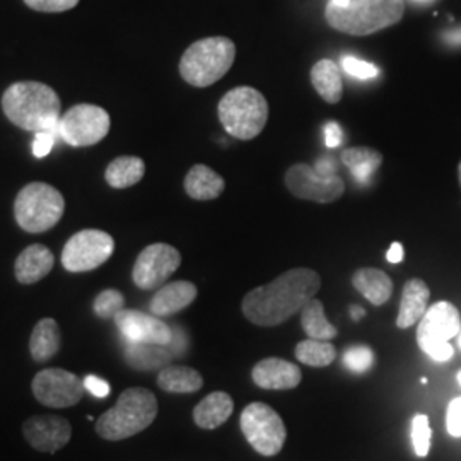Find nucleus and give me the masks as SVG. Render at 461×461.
<instances>
[{
  "label": "nucleus",
  "instance_id": "a19ab883",
  "mask_svg": "<svg viewBox=\"0 0 461 461\" xmlns=\"http://www.w3.org/2000/svg\"><path fill=\"white\" fill-rule=\"evenodd\" d=\"M314 169L323 175V176H331V175H337V165L331 158H321L320 161H316Z\"/></svg>",
  "mask_w": 461,
  "mask_h": 461
},
{
  "label": "nucleus",
  "instance_id": "f03ea898",
  "mask_svg": "<svg viewBox=\"0 0 461 461\" xmlns=\"http://www.w3.org/2000/svg\"><path fill=\"white\" fill-rule=\"evenodd\" d=\"M60 98L43 83L23 81L13 84L2 96V110L9 122L26 132L59 131Z\"/></svg>",
  "mask_w": 461,
  "mask_h": 461
},
{
  "label": "nucleus",
  "instance_id": "c03bdc74",
  "mask_svg": "<svg viewBox=\"0 0 461 461\" xmlns=\"http://www.w3.org/2000/svg\"><path fill=\"white\" fill-rule=\"evenodd\" d=\"M364 314H366V312H364V308H361V306H352V308H350V316H352L354 321L363 320Z\"/></svg>",
  "mask_w": 461,
  "mask_h": 461
},
{
  "label": "nucleus",
  "instance_id": "f3484780",
  "mask_svg": "<svg viewBox=\"0 0 461 461\" xmlns=\"http://www.w3.org/2000/svg\"><path fill=\"white\" fill-rule=\"evenodd\" d=\"M251 379L264 390H293L299 386L303 375L296 364L279 357H268L253 367Z\"/></svg>",
  "mask_w": 461,
  "mask_h": 461
},
{
  "label": "nucleus",
  "instance_id": "9b49d317",
  "mask_svg": "<svg viewBox=\"0 0 461 461\" xmlns=\"http://www.w3.org/2000/svg\"><path fill=\"white\" fill-rule=\"evenodd\" d=\"M115 249L113 238L99 230H84L76 232L64 247L62 265L68 272L79 274L98 268L110 260Z\"/></svg>",
  "mask_w": 461,
  "mask_h": 461
},
{
  "label": "nucleus",
  "instance_id": "58836bf2",
  "mask_svg": "<svg viewBox=\"0 0 461 461\" xmlns=\"http://www.w3.org/2000/svg\"><path fill=\"white\" fill-rule=\"evenodd\" d=\"M84 386H86V390H89L93 395L98 396V398H104L112 392L110 384L104 379L96 378V376H87L84 379Z\"/></svg>",
  "mask_w": 461,
  "mask_h": 461
},
{
  "label": "nucleus",
  "instance_id": "7ed1b4c3",
  "mask_svg": "<svg viewBox=\"0 0 461 461\" xmlns=\"http://www.w3.org/2000/svg\"><path fill=\"white\" fill-rule=\"evenodd\" d=\"M403 13V0H350L347 5L330 2L325 17L330 26L340 33L367 36L395 26Z\"/></svg>",
  "mask_w": 461,
  "mask_h": 461
},
{
  "label": "nucleus",
  "instance_id": "423d86ee",
  "mask_svg": "<svg viewBox=\"0 0 461 461\" xmlns=\"http://www.w3.org/2000/svg\"><path fill=\"white\" fill-rule=\"evenodd\" d=\"M217 113L226 132L240 140H251L258 137L267 125L268 103L258 89L240 86L222 96Z\"/></svg>",
  "mask_w": 461,
  "mask_h": 461
},
{
  "label": "nucleus",
  "instance_id": "a18cd8bd",
  "mask_svg": "<svg viewBox=\"0 0 461 461\" xmlns=\"http://www.w3.org/2000/svg\"><path fill=\"white\" fill-rule=\"evenodd\" d=\"M331 4H335V5H347L350 0H330Z\"/></svg>",
  "mask_w": 461,
  "mask_h": 461
},
{
  "label": "nucleus",
  "instance_id": "a878e982",
  "mask_svg": "<svg viewBox=\"0 0 461 461\" xmlns=\"http://www.w3.org/2000/svg\"><path fill=\"white\" fill-rule=\"evenodd\" d=\"M158 384L167 393H195L203 386V378L192 367L166 366L158 376Z\"/></svg>",
  "mask_w": 461,
  "mask_h": 461
},
{
  "label": "nucleus",
  "instance_id": "bb28decb",
  "mask_svg": "<svg viewBox=\"0 0 461 461\" xmlns=\"http://www.w3.org/2000/svg\"><path fill=\"white\" fill-rule=\"evenodd\" d=\"M146 175V163L137 156H122L113 159L106 171L104 178L113 188H129L140 182Z\"/></svg>",
  "mask_w": 461,
  "mask_h": 461
},
{
  "label": "nucleus",
  "instance_id": "ea45409f",
  "mask_svg": "<svg viewBox=\"0 0 461 461\" xmlns=\"http://www.w3.org/2000/svg\"><path fill=\"white\" fill-rule=\"evenodd\" d=\"M342 129L337 122H330L325 127V144L327 148L333 149L339 148L340 142H342Z\"/></svg>",
  "mask_w": 461,
  "mask_h": 461
},
{
  "label": "nucleus",
  "instance_id": "c756f323",
  "mask_svg": "<svg viewBox=\"0 0 461 461\" xmlns=\"http://www.w3.org/2000/svg\"><path fill=\"white\" fill-rule=\"evenodd\" d=\"M297 361L312 367H325L337 359V348L330 344V340L308 339L296 346Z\"/></svg>",
  "mask_w": 461,
  "mask_h": 461
},
{
  "label": "nucleus",
  "instance_id": "dca6fc26",
  "mask_svg": "<svg viewBox=\"0 0 461 461\" xmlns=\"http://www.w3.org/2000/svg\"><path fill=\"white\" fill-rule=\"evenodd\" d=\"M24 438L36 451L57 453L70 441L72 428L59 415H34L23 426Z\"/></svg>",
  "mask_w": 461,
  "mask_h": 461
},
{
  "label": "nucleus",
  "instance_id": "aec40b11",
  "mask_svg": "<svg viewBox=\"0 0 461 461\" xmlns=\"http://www.w3.org/2000/svg\"><path fill=\"white\" fill-rule=\"evenodd\" d=\"M53 264H55V258L50 248L45 245H32L23 249L21 255L17 257L14 274L21 284L30 285L45 279L51 272Z\"/></svg>",
  "mask_w": 461,
  "mask_h": 461
},
{
  "label": "nucleus",
  "instance_id": "2eb2a0df",
  "mask_svg": "<svg viewBox=\"0 0 461 461\" xmlns=\"http://www.w3.org/2000/svg\"><path fill=\"white\" fill-rule=\"evenodd\" d=\"M115 323L122 335L133 344L169 346L173 340V330L154 314L122 310L115 316Z\"/></svg>",
  "mask_w": 461,
  "mask_h": 461
},
{
  "label": "nucleus",
  "instance_id": "39448f33",
  "mask_svg": "<svg viewBox=\"0 0 461 461\" xmlns=\"http://www.w3.org/2000/svg\"><path fill=\"white\" fill-rule=\"evenodd\" d=\"M234 59L236 45L230 38H203L185 50L180 60V76L194 87H209L230 72Z\"/></svg>",
  "mask_w": 461,
  "mask_h": 461
},
{
  "label": "nucleus",
  "instance_id": "79ce46f5",
  "mask_svg": "<svg viewBox=\"0 0 461 461\" xmlns=\"http://www.w3.org/2000/svg\"><path fill=\"white\" fill-rule=\"evenodd\" d=\"M386 260L390 264H400L403 260V247H402V243L396 241V243L390 247L388 253H386Z\"/></svg>",
  "mask_w": 461,
  "mask_h": 461
},
{
  "label": "nucleus",
  "instance_id": "412c9836",
  "mask_svg": "<svg viewBox=\"0 0 461 461\" xmlns=\"http://www.w3.org/2000/svg\"><path fill=\"white\" fill-rule=\"evenodd\" d=\"M224 188V178L209 166L195 165L185 176V192L194 200H214Z\"/></svg>",
  "mask_w": 461,
  "mask_h": 461
},
{
  "label": "nucleus",
  "instance_id": "72a5a7b5",
  "mask_svg": "<svg viewBox=\"0 0 461 461\" xmlns=\"http://www.w3.org/2000/svg\"><path fill=\"white\" fill-rule=\"evenodd\" d=\"M373 363H375V354L369 347L366 346L350 347L347 348L342 357V364L352 373H366L371 369Z\"/></svg>",
  "mask_w": 461,
  "mask_h": 461
},
{
  "label": "nucleus",
  "instance_id": "9d476101",
  "mask_svg": "<svg viewBox=\"0 0 461 461\" xmlns=\"http://www.w3.org/2000/svg\"><path fill=\"white\" fill-rule=\"evenodd\" d=\"M110 125L112 120L106 110L96 104L81 103L60 116L59 133L72 148H89L108 135Z\"/></svg>",
  "mask_w": 461,
  "mask_h": 461
},
{
  "label": "nucleus",
  "instance_id": "c85d7f7f",
  "mask_svg": "<svg viewBox=\"0 0 461 461\" xmlns=\"http://www.w3.org/2000/svg\"><path fill=\"white\" fill-rule=\"evenodd\" d=\"M301 325L304 333L316 340H331L339 335L337 329L325 318L323 303L316 297L301 310Z\"/></svg>",
  "mask_w": 461,
  "mask_h": 461
},
{
  "label": "nucleus",
  "instance_id": "a211bd4d",
  "mask_svg": "<svg viewBox=\"0 0 461 461\" xmlns=\"http://www.w3.org/2000/svg\"><path fill=\"white\" fill-rule=\"evenodd\" d=\"M197 299V287L188 280H176L163 285L150 299L149 310L158 318L180 313Z\"/></svg>",
  "mask_w": 461,
  "mask_h": 461
},
{
  "label": "nucleus",
  "instance_id": "ddd939ff",
  "mask_svg": "<svg viewBox=\"0 0 461 461\" xmlns=\"http://www.w3.org/2000/svg\"><path fill=\"white\" fill-rule=\"evenodd\" d=\"M285 186L297 198L310 200L316 203H331L344 195L346 185L339 175L323 176L313 166H291L285 173Z\"/></svg>",
  "mask_w": 461,
  "mask_h": 461
},
{
  "label": "nucleus",
  "instance_id": "cd10ccee",
  "mask_svg": "<svg viewBox=\"0 0 461 461\" xmlns=\"http://www.w3.org/2000/svg\"><path fill=\"white\" fill-rule=\"evenodd\" d=\"M340 159L361 185H367L371 182L373 175L378 171L379 166L383 165L381 152L371 148L346 149L342 152Z\"/></svg>",
  "mask_w": 461,
  "mask_h": 461
},
{
  "label": "nucleus",
  "instance_id": "b1692460",
  "mask_svg": "<svg viewBox=\"0 0 461 461\" xmlns=\"http://www.w3.org/2000/svg\"><path fill=\"white\" fill-rule=\"evenodd\" d=\"M62 342L60 327L53 318H43L34 325L30 350L32 357L36 363H47L51 357L57 356Z\"/></svg>",
  "mask_w": 461,
  "mask_h": 461
},
{
  "label": "nucleus",
  "instance_id": "de8ad7c7",
  "mask_svg": "<svg viewBox=\"0 0 461 461\" xmlns=\"http://www.w3.org/2000/svg\"><path fill=\"white\" fill-rule=\"evenodd\" d=\"M456 337H458V347H460V348H461V329H460V333H458V335H456Z\"/></svg>",
  "mask_w": 461,
  "mask_h": 461
},
{
  "label": "nucleus",
  "instance_id": "f8f14e48",
  "mask_svg": "<svg viewBox=\"0 0 461 461\" xmlns=\"http://www.w3.org/2000/svg\"><path fill=\"white\" fill-rule=\"evenodd\" d=\"M182 265L180 251L166 243H154L144 248L133 265L132 279L142 291L158 289Z\"/></svg>",
  "mask_w": 461,
  "mask_h": 461
},
{
  "label": "nucleus",
  "instance_id": "0eeeda50",
  "mask_svg": "<svg viewBox=\"0 0 461 461\" xmlns=\"http://www.w3.org/2000/svg\"><path fill=\"white\" fill-rule=\"evenodd\" d=\"M66 211L62 194L49 183L26 185L14 202V217L21 230L26 232H45L59 224Z\"/></svg>",
  "mask_w": 461,
  "mask_h": 461
},
{
  "label": "nucleus",
  "instance_id": "4468645a",
  "mask_svg": "<svg viewBox=\"0 0 461 461\" xmlns=\"http://www.w3.org/2000/svg\"><path fill=\"white\" fill-rule=\"evenodd\" d=\"M33 395L40 403L53 409L74 407L84 395V381L66 369L49 367L33 379Z\"/></svg>",
  "mask_w": 461,
  "mask_h": 461
},
{
  "label": "nucleus",
  "instance_id": "f704fd0d",
  "mask_svg": "<svg viewBox=\"0 0 461 461\" xmlns=\"http://www.w3.org/2000/svg\"><path fill=\"white\" fill-rule=\"evenodd\" d=\"M342 68L348 76L356 79H375L379 76V68L366 60L356 59V57H344L342 59Z\"/></svg>",
  "mask_w": 461,
  "mask_h": 461
},
{
  "label": "nucleus",
  "instance_id": "2f4dec72",
  "mask_svg": "<svg viewBox=\"0 0 461 461\" xmlns=\"http://www.w3.org/2000/svg\"><path fill=\"white\" fill-rule=\"evenodd\" d=\"M125 306V297L116 291V289H106L99 293L98 297L95 299L93 310L101 320H115L116 314L120 313Z\"/></svg>",
  "mask_w": 461,
  "mask_h": 461
},
{
  "label": "nucleus",
  "instance_id": "4c0bfd02",
  "mask_svg": "<svg viewBox=\"0 0 461 461\" xmlns=\"http://www.w3.org/2000/svg\"><path fill=\"white\" fill-rule=\"evenodd\" d=\"M55 132L59 131H45L34 133L33 154L36 158H47L55 146Z\"/></svg>",
  "mask_w": 461,
  "mask_h": 461
},
{
  "label": "nucleus",
  "instance_id": "49530a36",
  "mask_svg": "<svg viewBox=\"0 0 461 461\" xmlns=\"http://www.w3.org/2000/svg\"><path fill=\"white\" fill-rule=\"evenodd\" d=\"M458 180H460V186H461V163H460V166H458Z\"/></svg>",
  "mask_w": 461,
  "mask_h": 461
},
{
  "label": "nucleus",
  "instance_id": "c9c22d12",
  "mask_svg": "<svg viewBox=\"0 0 461 461\" xmlns=\"http://www.w3.org/2000/svg\"><path fill=\"white\" fill-rule=\"evenodd\" d=\"M24 4L38 13H66L74 9L79 0H24Z\"/></svg>",
  "mask_w": 461,
  "mask_h": 461
},
{
  "label": "nucleus",
  "instance_id": "393cba45",
  "mask_svg": "<svg viewBox=\"0 0 461 461\" xmlns=\"http://www.w3.org/2000/svg\"><path fill=\"white\" fill-rule=\"evenodd\" d=\"M312 84L316 93L330 104H335L342 99L344 95V83L340 67L333 60L323 59L314 64L312 68Z\"/></svg>",
  "mask_w": 461,
  "mask_h": 461
},
{
  "label": "nucleus",
  "instance_id": "1a4fd4ad",
  "mask_svg": "<svg viewBox=\"0 0 461 461\" xmlns=\"http://www.w3.org/2000/svg\"><path fill=\"white\" fill-rule=\"evenodd\" d=\"M240 426L245 439L262 456H276L282 451L287 430L282 417L270 405L249 403L241 412Z\"/></svg>",
  "mask_w": 461,
  "mask_h": 461
},
{
  "label": "nucleus",
  "instance_id": "6ab92c4d",
  "mask_svg": "<svg viewBox=\"0 0 461 461\" xmlns=\"http://www.w3.org/2000/svg\"><path fill=\"white\" fill-rule=\"evenodd\" d=\"M429 297H430V291H429L428 284L424 280H409L403 285L400 312L396 316V327L407 330L413 327V325H417L428 312Z\"/></svg>",
  "mask_w": 461,
  "mask_h": 461
},
{
  "label": "nucleus",
  "instance_id": "09e8293b",
  "mask_svg": "<svg viewBox=\"0 0 461 461\" xmlns=\"http://www.w3.org/2000/svg\"><path fill=\"white\" fill-rule=\"evenodd\" d=\"M458 383H460V386H461V371H460V373H458Z\"/></svg>",
  "mask_w": 461,
  "mask_h": 461
},
{
  "label": "nucleus",
  "instance_id": "7c9ffc66",
  "mask_svg": "<svg viewBox=\"0 0 461 461\" xmlns=\"http://www.w3.org/2000/svg\"><path fill=\"white\" fill-rule=\"evenodd\" d=\"M161 347L166 346H150V344H133L127 348V361L132 366L133 369L139 371H152L158 369L161 366L167 363V359L171 357V354H166Z\"/></svg>",
  "mask_w": 461,
  "mask_h": 461
},
{
  "label": "nucleus",
  "instance_id": "f257e3e1",
  "mask_svg": "<svg viewBox=\"0 0 461 461\" xmlns=\"http://www.w3.org/2000/svg\"><path fill=\"white\" fill-rule=\"evenodd\" d=\"M321 287L312 268H291L277 279L249 291L243 299V314L258 327H277L299 313Z\"/></svg>",
  "mask_w": 461,
  "mask_h": 461
},
{
  "label": "nucleus",
  "instance_id": "473e14b6",
  "mask_svg": "<svg viewBox=\"0 0 461 461\" xmlns=\"http://www.w3.org/2000/svg\"><path fill=\"white\" fill-rule=\"evenodd\" d=\"M430 438L432 430L429 426V417L424 413H417L412 420L413 451L419 458H426L430 449Z\"/></svg>",
  "mask_w": 461,
  "mask_h": 461
},
{
  "label": "nucleus",
  "instance_id": "5701e85b",
  "mask_svg": "<svg viewBox=\"0 0 461 461\" xmlns=\"http://www.w3.org/2000/svg\"><path fill=\"white\" fill-rule=\"evenodd\" d=\"M234 412V402L226 392L205 396L194 411V420L200 429H217Z\"/></svg>",
  "mask_w": 461,
  "mask_h": 461
},
{
  "label": "nucleus",
  "instance_id": "4be33fe9",
  "mask_svg": "<svg viewBox=\"0 0 461 461\" xmlns=\"http://www.w3.org/2000/svg\"><path fill=\"white\" fill-rule=\"evenodd\" d=\"M352 284L375 306L384 304L393 294V280L379 268H359Z\"/></svg>",
  "mask_w": 461,
  "mask_h": 461
},
{
  "label": "nucleus",
  "instance_id": "6e6552de",
  "mask_svg": "<svg viewBox=\"0 0 461 461\" xmlns=\"http://www.w3.org/2000/svg\"><path fill=\"white\" fill-rule=\"evenodd\" d=\"M461 329L460 312L455 304L439 301L428 308L417 329V344L430 359L446 363L453 357L455 348L449 344Z\"/></svg>",
  "mask_w": 461,
  "mask_h": 461
},
{
  "label": "nucleus",
  "instance_id": "e433bc0d",
  "mask_svg": "<svg viewBox=\"0 0 461 461\" xmlns=\"http://www.w3.org/2000/svg\"><path fill=\"white\" fill-rule=\"evenodd\" d=\"M446 428L453 438H461V396L449 402L446 412Z\"/></svg>",
  "mask_w": 461,
  "mask_h": 461
},
{
  "label": "nucleus",
  "instance_id": "37998d69",
  "mask_svg": "<svg viewBox=\"0 0 461 461\" xmlns=\"http://www.w3.org/2000/svg\"><path fill=\"white\" fill-rule=\"evenodd\" d=\"M446 41L451 43V45H461V28L456 32H451L445 36Z\"/></svg>",
  "mask_w": 461,
  "mask_h": 461
},
{
  "label": "nucleus",
  "instance_id": "20e7f679",
  "mask_svg": "<svg viewBox=\"0 0 461 461\" xmlns=\"http://www.w3.org/2000/svg\"><path fill=\"white\" fill-rule=\"evenodd\" d=\"M158 417V398L146 388H129L116 400L115 407L103 413L96 432L106 441L129 439L148 429Z\"/></svg>",
  "mask_w": 461,
  "mask_h": 461
}]
</instances>
